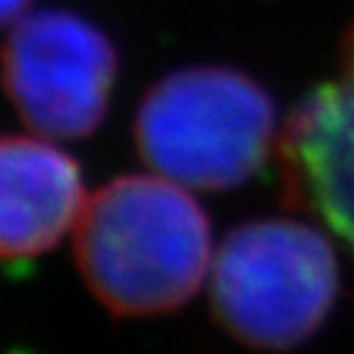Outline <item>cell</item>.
Here are the masks:
<instances>
[{"mask_svg":"<svg viewBox=\"0 0 354 354\" xmlns=\"http://www.w3.org/2000/svg\"><path fill=\"white\" fill-rule=\"evenodd\" d=\"M207 215L171 178L121 176L76 221V266L92 297L118 317L163 315L189 302L210 266Z\"/></svg>","mask_w":354,"mask_h":354,"instance_id":"cell-1","label":"cell"},{"mask_svg":"<svg viewBox=\"0 0 354 354\" xmlns=\"http://www.w3.org/2000/svg\"><path fill=\"white\" fill-rule=\"evenodd\" d=\"M276 108L263 87L231 68H184L145 95L134 142L155 174L221 192L252 178L273 150Z\"/></svg>","mask_w":354,"mask_h":354,"instance_id":"cell-2","label":"cell"},{"mask_svg":"<svg viewBox=\"0 0 354 354\" xmlns=\"http://www.w3.org/2000/svg\"><path fill=\"white\" fill-rule=\"evenodd\" d=\"M339 266L326 236L297 221L234 228L213 263L218 323L254 349H291L315 333L336 304Z\"/></svg>","mask_w":354,"mask_h":354,"instance_id":"cell-3","label":"cell"},{"mask_svg":"<svg viewBox=\"0 0 354 354\" xmlns=\"http://www.w3.org/2000/svg\"><path fill=\"white\" fill-rule=\"evenodd\" d=\"M115 71L111 39L68 11L21 16L0 53L8 100L48 140H82L100 127Z\"/></svg>","mask_w":354,"mask_h":354,"instance_id":"cell-4","label":"cell"},{"mask_svg":"<svg viewBox=\"0 0 354 354\" xmlns=\"http://www.w3.org/2000/svg\"><path fill=\"white\" fill-rule=\"evenodd\" d=\"M279 147L286 200L315 213L354 252V26L336 76L299 102Z\"/></svg>","mask_w":354,"mask_h":354,"instance_id":"cell-5","label":"cell"},{"mask_svg":"<svg viewBox=\"0 0 354 354\" xmlns=\"http://www.w3.org/2000/svg\"><path fill=\"white\" fill-rule=\"evenodd\" d=\"M87 203L82 171L48 140L0 137V263H24L71 231Z\"/></svg>","mask_w":354,"mask_h":354,"instance_id":"cell-6","label":"cell"},{"mask_svg":"<svg viewBox=\"0 0 354 354\" xmlns=\"http://www.w3.org/2000/svg\"><path fill=\"white\" fill-rule=\"evenodd\" d=\"M26 6H29V0H0V29L8 24H16Z\"/></svg>","mask_w":354,"mask_h":354,"instance_id":"cell-7","label":"cell"}]
</instances>
